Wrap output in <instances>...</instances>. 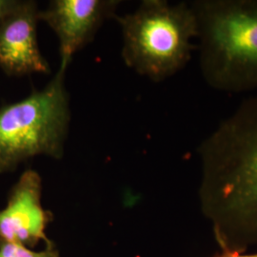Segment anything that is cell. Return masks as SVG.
Instances as JSON below:
<instances>
[{
  "instance_id": "1",
  "label": "cell",
  "mask_w": 257,
  "mask_h": 257,
  "mask_svg": "<svg viewBox=\"0 0 257 257\" xmlns=\"http://www.w3.org/2000/svg\"><path fill=\"white\" fill-rule=\"evenodd\" d=\"M198 200L219 250L257 247V95L239 105L197 149Z\"/></svg>"
},
{
  "instance_id": "2",
  "label": "cell",
  "mask_w": 257,
  "mask_h": 257,
  "mask_svg": "<svg viewBox=\"0 0 257 257\" xmlns=\"http://www.w3.org/2000/svg\"><path fill=\"white\" fill-rule=\"evenodd\" d=\"M205 82L225 92L257 89V0L190 2Z\"/></svg>"
},
{
  "instance_id": "3",
  "label": "cell",
  "mask_w": 257,
  "mask_h": 257,
  "mask_svg": "<svg viewBox=\"0 0 257 257\" xmlns=\"http://www.w3.org/2000/svg\"><path fill=\"white\" fill-rule=\"evenodd\" d=\"M113 19L122 30V58L138 74L160 82L191 60L198 37L191 3L144 0L135 12Z\"/></svg>"
},
{
  "instance_id": "4",
  "label": "cell",
  "mask_w": 257,
  "mask_h": 257,
  "mask_svg": "<svg viewBox=\"0 0 257 257\" xmlns=\"http://www.w3.org/2000/svg\"><path fill=\"white\" fill-rule=\"evenodd\" d=\"M67 69L60 65L42 90L0 108V174L13 173L36 156H64L71 121Z\"/></svg>"
},
{
  "instance_id": "5",
  "label": "cell",
  "mask_w": 257,
  "mask_h": 257,
  "mask_svg": "<svg viewBox=\"0 0 257 257\" xmlns=\"http://www.w3.org/2000/svg\"><path fill=\"white\" fill-rule=\"evenodd\" d=\"M43 184L35 170H26L10 191L6 206L0 209V241L29 248L54 242L47 228L54 221L53 212L42 205Z\"/></svg>"
},
{
  "instance_id": "6",
  "label": "cell",
  "mask_w": 257,
  "mask_h": 257,
  "mask_svg": "<svg viewBox=\"0 0 257 257\" xmlns=\"http://www.w3.org/2000/svg\"><path fill=\"white\" fill-rule=\"evenodd\" d=\"M117 0H54L39 12V20L55 32L60 65L68 67L78 51L89 44L106 19H113Z\"/></svg>"
},
{
  "instance_id": "7",
  "label": "cell",
  "mask_w": 257,
  "mask_h": 257,
  "mask_svg": "<svg viewBox=\"0 0 257 257\" xmlns=\"http://www.w3.org/2000/svg\"><path fill=\"white\" fill-rule=\"evenodd\" d=\"M39 12L36 1L19 0L0 21V69L10 76L51 73L37 40Z\"/></svg>"
},
{
  "instance_id": "8",
  "label": "cell",
  "mask_w": 257,
  "mask_h": 257,
  "mask_svg": "<svg viewBox=\"0 0 257 257\" xmlns=\"http://www.w3.org/2000/svg\"><path fill=\"white\" fill-rule=\"evenodd\" d=\"M0 257H60V251L55 242L44 246L41 250L22 245L0 241Z\"/></svg>"
},
{
  "instance_id": "9",
  "label": "cell",
  "mask_w": 257,
  "mask_h": 257,
  "mask_svg": "<svg viewBox=\"0 0 257 257\" xmlns=\"http://www.w3.org/2000/svg\"><path fill=\"white\" fill-rule=\"evenodd\" d=\"M19 0H0V21L16 7Z\"/></svg>"
},
{
  "instance_id": "10",
  "label": "cell",
  "mask_w": 257,
  "mask_h": 257,
  "mask_svg": "<svg viewBox=\"0 0 257 257\" xmlns=\"http://www.w3.org/2000/svg\"><path fill=\"white\" fill-rule=\"evenodd\" d=\"M213 257H257V251H245V252H232V251H225L218 250Z\"/></svg>"
}]
</instances>
